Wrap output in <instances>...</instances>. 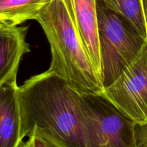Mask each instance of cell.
Segmentation results:
<instances>
[{
	"mask_svg": "<svg viewBox=\"0 0 147 147\" xmlns=\"http://www.w3.org/2000/svg\"><path fill=\"white\" fill-rule=\"evenodd\" d=\"M23 139L34 128L62 147H87L81 92L46 71L19 86Z\"/></svg>",
	"mask_w": 147,
	"mask_h": 147,
	"instance_id": "6da1fadb",
	"label": "cell"
},
{
	"mask_svg": "<svg viewBox=\"0 0 147 147\" xmlns=\"http://www.w3.org/2000/svg\"><path fill=\"white\" fill-rule=\"evenodd\" d=\"M36 20L49 42L52 59L48 71L83 93H102L101 79L74 28L63 0H50Z\"/></svg>",
	"mask_w": 147,
	"mask_h": 147,
	"instance_id": "7a4b0ae2",
	"label": "cell"
},
{
	"mask_svg": "<svg viewBox=\"0 0 147 147\" xmlns=\"http://www.w3.org/2000/svg\"><path fill=\"white\" fill-rule=\"evenodd\" d=\"M100 79L103 88L113 84L136 59L146 41L119 14L97 0Z\"/></svg>",
	"mask_w": 147,
	"mask_h": 147,
	"instance_id": "3957f363",
	"label": "cell"
},
{
	"mask_svg": "<svg viewBox=\"0 0 147 147\" xmlns=\"http://www.w3.org/2000/svg\"><path fill=\"white\" fill-rule=\"evenodd\" d=\"M87 147H137L136 122L103 93H83Z\"/></svg>",
	"mask_w": 147,
	"mask_h": 147,
	"instance_id": "277c9868",
	"label": "cell"
},
{
	"mask_svg": "<svg viewBox=\"0 0 147 147\" xmlns=\"http://www.w3.org/2000/svg\"><path fill=\"white\" fill-rule=\"evenodd\" d=\"M102 93L136 124H147V40L136 59Z\"/></svg>",
	"mask_w": 147,
	"mask_h": 147,
	"instance_id": "5b68a950",
	"label": "cell"
},
{
	"mask_svg": "<svg viewBox=\"0 0 147 147\" xmlns=\"http://www.w3.org/2000/svg\"><path fill=\"white\" fill-rule=\"evenodd\" d=\"M63 1L78 36L100 78L97 0H63Z\"/></svg>",
	"mask_w": 147,
	"mask_h": 147,
	"instance_id": "8992f818",
	"label": "cell"
},
{
	"mask_svg": "<svg viewBox=\"0 0 147 147\" xmlns=\"http://www.w3.org/2000/svg\"><path fill=\"white\" fill-rule=\"evenodd\" d=\"M18 89L17 77L0 86V147H19L22 142Z\"/></svg>",
	"mask_w": 147,
	"mask_h": 147,
	"instance_id": "52a82bcc",
	"label": "cell"
},
{
	"mask_svg": "<svg viewBox=\"0 0 147 147\" xmlns=\"http://www.w3.org/2000/svg\"><path fill=\"white\" fill-rule=\"evenodd\" d=\"M27 32V26L0 29V86L17 77L21 59L30 51Z\"/></svg>",
	"mask_w": 147,
	"mask_h": 147,
	"instance_id": "ba28073f",
	"label": "cell"
},
{
	"mask_svg": "<svg viewBox=\"0 0 147 147\" xmlns=\"http://www.w3.org/2000/svg\"><path fill=\"white\" fill-rule=\"evenodd\" d=\"M50 0H0V22L7 27H17L35 20Z\"/></svg>",
	"mask_w": 147,
	"mask_h": 147,
	"instance_id": "9c48e42d",
	"label": "cell"
},
{
	"mask_svg": "<svg viewBox=\"0 0 147 147\" xmlns=\"http://www.w3.org/2000/svg\"><path fill=\"white\" fill-rule=\"evenodd\" d=\"M106 8L126 19L145 40L147 24L143 0H102Z\"/></svg>",
	"mask_w": 147,
	"mask_h": 147,
	"instance_id": "30bf717a",
	"label": "cell"
},
{
	"mask_svg": "<svg viewBox=\"0 0 147 147\" xmlns=\"http://www.w3.org/2000/svg\"><path fill=\"white\" fill-rule=\"evenodd\" d=\"M29 139L22 142L19 147H62L48 137L45 136L37 129L34 128L28 135Z\"/></svg>",
	"mask_w": 147,
	"mask_h": 147,
	"instance_id": "8fae6325",
	"label": "cell"
},
{
	"mask_svg": "<svg viewBox=\"0 0 147 147\" xmlns=\"http://www.w3.org/2000/svg\"><path fill=\"white\" fill-rule=\"evenodd\" d=\"M134 131L136 146L147 147V124H136Z\"/></svg>",
	"mask_w": 147,
	"mask_h": 147,
	"instance_id": "7c38bea8",
	"label": "cell"
},
{
	"mask_svg": "<svg viewBox=\"0 0 147 147\" xmlns=\"http://www.w3.org/2000/svg\"><path fill=\"white\" fill-rule=\"evenodd\" d=\"M143 4H144V9L145 17H146V21L147 24V0H143Z\"/></svg>",
	"mask_w": 147,
	"mask_h": 147,
	"instance_id": "4fadbf2b",
	"label": "cell"
},
{
	"mask_svg": "<svg viewBox=\"0 0 147 147\" xmlns=\"http://www.w3.org/2000/svg\"><path fill=\"white\" fill-rule=\"evenodd\" d=\"M5 27H5V26H4V24H3L2 23L0 22V29H1V28H5Z\"/></svg>",
	"mask_w": 147,
	"mask_h": 147,
	"instance_id": "5bb4252c",
	"label": "cell"
}]
</instances>
